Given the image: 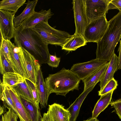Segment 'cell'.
Listing matches in <instances>:
<instances>
[{
  "instance_id": "7402d4cb",
  "label": "cell",
  "mask_w": 121,
  "mask_h": 121,
  "mask_svg": "<svg viewBox=\"0 0 121 121\" xmlns=\"http://www.w3.org/2000/svg\"><path fill=\"white\" fill-rule=\"evenodd\" d=\"M12 87L21 97L31 102L37 107L31 91L26 81V79L23 82Z\"/></svg>"
},
{
  "instance_id": "1f68e13d",
  "label": "cell",
  "mask_w": 121,
  "mask_h": 121,
  "mask_svg": "<svg viewBox=\"0 0 121 121\" xmlns=\"http://www.w3.org/2000/svg\"><path fill=\"white\" fill-rule=\"evenodd\" d=\"M110 104L114 108L116 113L121 120V98L111 102Z\"/></svg>"
},
{
  "instance_id": "d6a6232c",
  "label": "cell",
  "mask_w": 121,
  "mask_h": 121,
  "mask_svg": "<svg viewBox=\"0 0 121 121\" xmlns=\"http://www.w3.org/2000/svg\"><path fill=\"white\" fill-rule=\"evenodd\" d=\"M116 9L121 12V0H111L108 7V11Z\"/></svg>"
},
{
  "instance_id": "d6986e66",
  "label": "cell",
  "mask_w": 121,
  "mask_h": 121,
  "mask_svg": "<svg viewBox=\"0 0 121 121\" xmlns=\"http://www.w3.org/2000/svg\"><path fill=\"white\" fill-rule=\"evenodd\" d=\"M38 1V0L27 1L26 7L22 13L15 17L13 22L15 28L21 25L22 22L33 14L35 12V9Z\"/></svg>"
},
{
  "instance_id": "e575fe53",
  "label": "cell",
  "mask_w": 121,
  "mask_h": 121,
  "mask_svg": "<svg viewBox=\"0 0 121 121\" xmlns=\"http://www.w3.org/2000/svg\"><path fill=\"white\" fill-rule=\"evenodd\" d=\"M41 121H54L51 117L48 112L47 111L46 113L43 114Z\"/></svg>"
},
{
  "instance_id": "4dcf8cb0",
  "label": "cell",
  "mask_w": 121,
  "mask_h": 121,
  "mask_svg": "<svg viewBox=\"0 0 121 121\" xmlns=\"http://www.w3.org/2000/svg\"><path fill=\"white\" fill-rule=\"evenodd\" d=\"M60 58L56 55H50L47 63L48 65L53 67L56 68L59 65Z\"/></svg>"
},
{
  "instance_id": "f35d334b",
  "label": "cell",
  "mask_w": 121,
  "mask_h": 121,
  "mask_svg": "<svg viewBox=\"0 0 121 121\" xmlns=\"http://www.w3.org/2000/svg\"><path fill=\"white\" fill-rule=\"evenodd\" d=\"M1 117L0 120V121H5V116L4 114L3 115H1Z\"/></svg>"
},
{
  "instance_id": "3957f363",
  "label": "cell",
  "mask_w": 121,
  "mask_h": 121,
  "mask_svg": "<svg viewBox=\"0 0 121 121\" xmlns=\"http://www.w3.org/2000/svg\"><path fill=\"white\" fill-rule=\"evenodd\" d=\"M80 79L70 70L63 68L58 72L49 74L45 82L48 93L65 96L74 90H78Z\"/></svg>"
},
{
  "instance_id": "f546056e",
  "label": "cell",
  "mask_w": 121,
  "mask_h": 121,
  "mask_svg": "<svg viewBox=\"0 0 121 121\" xmlns=\"http://www.w3.org/2000/svg\"><path fill=\"white\" fill-rule=\"evenodd\" d=\"M26 81L31 90L35 102L37 106L39 109V95L37 85H35L29 80L26 79Z\"/></svg>"
},
{
  "instance_id": "ba28073f",
  "label": "cell",
  "mask_w": 121,
  "mask_h": 121,
  "mask_svg": "<svg viewBox=\"0 0 121 121\" xmlns=\"http://www.w3.org/2000/svg\"><path fill=\"white\" fill-rule=\"evenodd\" d=\"M111 0H85L86 11L89 24L108 13Z\"/></svg>"
},
{
  "instance_id": "836d02e7",
  "label": "cell",
  "mask_w": 121,
  "mask_h": 121,
  "mask_svg": "<svg viewBox=\"0 0 121 121\" xmlns=\"http://www.w3.org/2000/svg\"><path fill=\"white\" fill-rule=\"evenodd\" d=\"M9 109L10 121H17L19 117L10 108Z\"/></svg>"
},
{
  "instance_id": "4316f807",
  "label": "cell",
  "mask_w": 121,
  "mask_h": 121,
  "mask_svg": "<svg viewBox=\"0 0 121 121\" xmlns=\"http://www.w3.org/2000/svg\"><path fill=\"white\" fill-rule=\"evenodd\" d=\"M0 72L1 74L9 72L16 73L13 67L4 55L0 52Z\"/></svg>"
},
{
  "instance_id": "d590c367",
  "label": "cell",
  "mask_w": 121,
  "mask_h": 121,
  "mask_svg": "<svg viewBox=\"0 0 121 121\" xmlns=\"http://www.w3.org/2000/svg\"><path fill=\"white\" fill-rule=\"evenodd\" d=\"M118 52H119L118 57V69H121V38L120 41V44L118 48Z\"/></svg>"
},
{
  "instance_id": "2e32d148",
  "label": "cell",
  "mask_w": 121,
  "mask_h": 121,
  "mask_svg": "<svg viewBox=\"0 0 121 121\" xmlns=\"http://www.w3.org/2000/svg\"><path fill=\"white\" fill-rule=\"evenodd\" d=\"M95 86L91 87L85 91L76 99L67 109L70 114V121H76L78 116L81 106L84 100Z\"/></svg>"
},
{
  "instance_id": "d4e9b609",
  "label": "cell",
  "mask_w": 121,
  "mask_h": 121,
  "mask_svg": "<svg viewBox=\"0 0 121 121\" xmlns=\"http://www.w3.org/2000/svg\"><path fill=\"white\" fill-rule=\"evenodd\" d=\"M25 78L16 73L9 72L3 75L2 83L12 86L23 82Z\"/></svg>"
},
{
  "instance_id": "484cf974",
  "label": "cell",
  "mask_w": 121,
  "mask_h": 121,
  "mask_svg": "<svg viewBox=\"0 0 121 121\" xmlns=\"http://www.w3.org/2000/svg\"><path fill=\"white\" fill-rule=\"evenodd\" d=\"M0 87L1 89L0 95V98L9 108H10L18 115V113L15 107L14 104L11 98L9 91L5 85L0 83Z\"/></svg>"
},
{
  "instance_id": "9c48e42d",
  "label": "cell",
  "mask_w": 121,
  "mask_h": 121,
  "mask_svg": "<svg viewBox=\"0 0 121 121\" xmlns=\"http://www.w3.org/2000/svg\"><path fill=\"white\" fill-rule=\"evenodd\" d=\"M108 62L99 60L96 59L73 65L70 70L82 80L104 66Z\"/></svg>"
},
{
  "instance_id": "f1b7e54d",
  "label": "cell",
  "mask_w": 121,
  "mask_h": 121,
  "mask_svg": "<svg viewBox=\"0 0 121 121\" xmlns=\"http://www.w3.org/2000/svg\"><path fill=\"white\" fill-rule=\"evenodd\" d=\"M0 52L4 55L7 60L13 67L9 52L7 40L1 38Z\"/></svg>"
},
{
  "instance_id": "8992f818",
  "label": "cell",
  "mask_w": 121,
  "mask_h": 121,
  "mask_svg": "<svg viewBox=\"0 0 121 121\" xmlns=\"http://www.w3.org/2000/svg\"><path fill=\"white\" fill-rule=\"evenodd\" d=\"M8 48L13 67L16 73L28 79V78L23 60L21 46L18 42H15V45L10 41L7 40Z\"/></svg>"
},
{
  "instance_id": "74e56055",
  "label": "cell",
  "mask_w": 121,
  "mask_h": 121,
  "mask_svg": "<svg viewBox=\"0 0 121 121\" xmlns=\"http://www.w3.org/2000/svg\"><path fill=\"white\" fill-rule=\"evenodd\" d=\"M83 121H99L97 118H92V117Z\"/></svg>"
},
{
  "instance_id": "5b68a950",
  "label": "cell",
  "mask_w": 121,
  "mask_h": 121,
  "mask_svg": "<svg viewBox=\"0 0 121 121\" xmlns=\"http://www.w3.org/2000/svg\"><path fill=\"white\" fill-rule=\"evenodd\" d=\"M108 26L106 15L90 22L86 26L84 37L87 42L97 43L103 37Z\"/></svg>"
},
{
  "instance_id": "277c9868",
  "label": "cell",
  "mask_w": 121,
  "mask_h": 121,
  "mask_svg": "<svg viewBox=\"0 0 121 121\" xmlns=\"http://www.w3.org/2000/svg\"><path fill=\"white\" fill-rule=\"evenodd\" d=\"M43 41L48 44L63 46L73 36L64 31L58 30L51 26L48 22L39 23L34 27Z\"/></svg>"
},
{
  "instance_id": "8d00e7d4",
  "label": "cell",
  "mask_w": 121,
  "mask_h": 121,
  "mask_svg": "<svg viewBox=\"0 0 121 121\" xmlns=\"http://www.w3.org/2000/svg\"><path fill=\"white\" fill-rule=\"evenodd\" d=\"M8 109V111L4 114L5 117V121H10V109L9 108Z\"/></svg>"
},
{
  "instance_id": "4fadbf2b",
  "label": "cell",
  "mask_w": 121,
  "mask_h": 121,
  "mask_svg": "<svg viewBox=\"0 0 121 121\" xmlns=\"http://www.w3.org/2000/svg\"><path fill=\"white\" fill-rule=\"evenodd\" d=\"M5 85L9 92L18 113L20 121H31L22 102L20 96L12 86Z\"/></svg>"
},
{
  "instance_id": "52a82bcc",
  "label": "cell",
  "mask_w": 121,
  "mask_h": 121,
  "mask_svg": "<svg viewBox=\"0 0 121 121\" xmlns=\"http://www.w3.org/2000/svg\"><path fill=\"white\" fill-rule=\"evenodd\" d=\"M73 4L76 27L75 33L84 37L85 29L89 24L86 11L85 0H73Z\"/></svg>"
},
{
  "instance_id": "7c38bea8",
  "label": "cell",
  "mask_w": 121,
  "mask_h": 121,
  "mask_svg": "<svg viewBox=\"0 0 121 121\" xmlns=\"http://www.w3.org/2000/svg\"><path fill=\"white\" fill-rule=\"evenodd\" d=\"M53 15L50 9L47 10L42 9L38 12L35 11L30 17L21 25L25 28L34 27L41 22H48V20Z\"/></svg>"
},
{
  "instance_id": "e0dca14e",
  "label": "cell",
  "mask_w": 121,
  "mask_h": 121,
  "mask_svg": "<svg viewBox=\"0 0 121 121\" xmlns=\"http://www.w3.org/2000/svg\"><path fill=\"white\" fill-rule=\"evenodd\" d=\"M109 64V62L82 80L84 83L83 91L95 86L100 82L104 76Z\"/></svg>"
},
{
  "instance_id": "ffe728a7",
  "label": "cell",
  "mask_w": 121,
  "mask_h": 121,
  "mask_svg": "<svg viewBox=\"0 0 121 121\" xmlns=\"http://www.w3.org/2000/svg\"><path fill=\"white\" fill-rule=\"evenodd\" d=\"M114 91H112L101 96L92 112V117L97 118L100 113L103 111L111 102L112 95Z\"/></svg>"
},
{
  "instance_id": "ab89813d",
  "label": "cell",
  "mask_w": 121,
  "mask_h": 121,
  "mask_svg": "<svg viewBox=\"0 0 121 121\" xmlns=\"http://www.w3.org/2000/svg\"><path fill=\"white\" fill-rule=\"evenodd\" d=\"M4 108L0 106V115L3 113L4 111Z\"/></svg>"
},
{
  "instance_id": "8fae6325",
  "label": "cell",
  "mask_w": 121,
  "mask_h": 121,
  "mask_svg": "<svg viewBox=\"0 0 121 121\" xmlns=\"http://www.w3.org/2000/svg\"><path fill=\"white\" fill-rule=\"evenodd\" d=\"M22 48L28 80L36 85L38 71L41 69L40 64L33 55L22 47Z\"/></svg>"
},
{
  "instance_id": "6da1fadb",
  "label": "cell",
  "mask_w": 121,
  "mask_h": 121,
  "mask_svg": "<svg viewBox=\"0 0 121 121\" xmlns=\"http://www.w3.org/2000/svg\"><path fill=\"white\" fill-rule=\"evenodd\" d=\"M14 42L33 55L41 64L47 63L50 54L48 44L43 40L34 27L25 28L20 25L15 28Z\"/></svg>"
},
{
  "instance_id": "603a6c76",
  "label": "cell",
  "mask_w": 121,
  "mask_h": 121,
  "mask_svg": "<svg viewBox=\"0 0 121 121\" xmlns=\"http://www.w3.org/2000/svg\"><path fill=\"white\" fill-rule=\"evenodd\" d=\"M22 102L31 121H41L39 109L31 102L21 97Z\"/></svg>"
},
{
  "instance_id": "83f0119b",
  "label": "cell",
  "mask_w": 121,
  "mask_h": 121,
  "mask_svg": "<svg viewBox=\"0 0 121 121\" xmlns=\"http://www.w3.org/2000/svg\"><path fill=\"white\" fill-rule=\"evenodd\" d=\"M118 85L117 82L114 78L109 81L101 91H98V95L101 96L116 89Z\"/></svg>"
},
{
  "instance_id": "ac0fdd59",
  "label": "cell",
  "mask_w": 121,
  "mask_h": 121,
  "mask_svg": "<svg viewBox=\"0 0 121 121\" xmlns=\"http://www.w3.org/2000/svg\"><path fill=\"white\" fill-rule=\"evenodd\" d=\"M36 85L39 95V103L41 108H44L47 106L50 94L46 87L41 69L38 71Z\"/></svg>"
},
{
  "instance_id": "44dd1931",
  "label": "cell",
  "mask_w": 121,
  "mask_h": 121,
  "mask_svg": "<svg viewBox=\"0 0 121 121\" xmlns=\"http://www.w3.org/2000/svg\"><path fill=\"white\" fill-rule=\"evenodd\" d=\"M87 43L83 36L74 33L71 38L61 47L62 49L68 51H75L86 45Z\"/></svg>"
},
{
  "instance_id": "5bb4252c",
  "label": "cell",
  "mask_w": 121,
  "mask_h": 121,
  "mask_svg": "<svg viewBox=\"0 0 121 121\" xmlns=\"http://www.w3.org/2000/svg\"><path fill=\"white\" fill-rule=\"evenodd\" d=\"M48 106V111L54 121H70V113L62 105L54 103Z\"/></svg>"
},
{
  "instance_id": "30bf717a",
  "label": "cell",
  "mask_w": 121,
  "mask_h": 121,
  "mask_svg": "<svg viewBox=\"0 0 121 121\" xmlns=\"http://www.w3.org/2000/svg\"><path fill=\"white\" fill-rule=\"evenodd\" d=\"M15 13L0 9L1 38L10 40L14 38L15 27L13 20Z\"/></svg>"
},
{
  "instance_id": "7a4b0ae2",
  "label": "cell",
  "mask_w": 121,
  "mask_h": 121,
  "mask_svg": "<svg viewBox=\"0 0 121 121\" xmlns=\"http://www.w3.org/2000/svg\"><path fill=\"white\" fill-rule=\"evenodd\" d=\"M121 12L108 21V26L103 37L97 43L96 52L99 60L109 61L121 38Z\"/></svg>"
},
{
  "instance_id": "cb8c5ba5",
  "label": "cell",
  "mask_w": 121,
  "mask_h": 121,
  "mask_svg": "<svg viewBox=\"0 0 121 121\" xmlns=\"http://www.w3.org/2000/svg\"><path fill=\"white\" fill-rule=\"evenodd\" d=\"M26 1V0H3L0 1V9L15 13Z\"/></svg>"
},
{
  "instance_id": "9a60e30c",
  "label": "cell",
  "mask_w": 121,
  "mask_h": 121,
  "mask_svg": "<svg viewBox=\"0 0 121 121\" xmlns=\"http://www.w3.org/2000/svg\"><path fill=\"white\" fill-rule=\"evenodd\" d=\"M109 62V64L108 68L100 81V91L103 88L109 81L114 78V74L118 69V57L115 53Z\"/></svg>"
}]
</instances>
